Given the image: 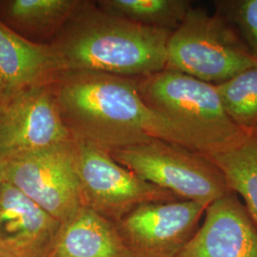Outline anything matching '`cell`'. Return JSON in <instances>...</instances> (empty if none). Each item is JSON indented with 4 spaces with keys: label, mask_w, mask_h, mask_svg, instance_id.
<instances>
[{
    "label": "cell",
    "mask_w": 257,
    "mask_h": 257,
    "mask_svg": "<svg viewBox=\"0 0 257 257\" xmlns=\"http://www.w3.org/2000/svg\"><path fill=\"white\" fill-rule=\"evenodd\" d=\"M6 181L60 223L82 207L74 139L8 158Z\"/></svg>",
    "instance_id": "52a82bcc"
},
{
    "label": "cell",
    "mask_w": 257,
    "mask_h": 257,
    "mask_svg": "<svg viewBox=\"0 0 257 257\" xmlns=\"http://www.w3.org/2000/svg\"><path fill=\"white\" fill-rule=\"evenodd\" d=\"M214 13L227 19L257 59V0H216Z\"/></svg>",
    "instance_id": "ac0fdd59"
},
{
    "label": "cell",
    "mask_w": 257,
    "mask_h": 257,
    "mask_svg": "<svg viewBox=\"0 0 257 257\" xmlns=\"http://www.w3.org/2000/svg\"><path fill=\"white\" fill-rule=\"evenodd\" d=\"M171 34L113 17L86 1L50 44L65 72L137 78L165 70Z\"/></svg>",
    "instance_id": "7a4b0ae2"
},
{
    "label": "cell",
    "mask_w": 257,
    "mask_h": 257,
    "mask_svg": "<svg viewBox=\"0 0 257 257\" xmlns=\"http://www.w3.org/2000/svg\"><path fill=\"white\" fill-rule=\"evenodd\" d=\"M86 1L10 0L2 4L9 24L21 32L52 41ZM7 24V25H9Z\"/></svg>",
    "instance_id": "5bb4252c"
},
{
    "label": "cell",
    "mask_w": 257,
    "mask_h": 257,
    "mask_svg": "<svg viewBox=\"0 0 257 257\" xmlns=\"http://www.w3.org/2000/svg\"><path fill=\"white\" fill-rule=\"evenodd\" d=\"M110 153L120 165L181 200L210 205L232 192L205 154L175 143L152 139Z\"/></svg>",
    "instance_id": "5b68a950"
},
{
    "label": "cell",
    "mask_w": 257,
    "mask_h": 257,
    "mask_svg": "<svg viewBox=\"0 0 257 257\" xmlns=\"http://www.w3.org/2000/svg\"><path fill=\"white\" fill-rule=\"evenodd\" d=\"M257 59L227 19L194 8L172 32L167 44L165 70L219 85L249 68Z\"/></svg>",
    "instance_id": "277c9868"
},
{
    "label": "cell",
    "mask_w": 257,
    "mask_h": 257,
    "mask_svg": "<svg viewBox=\"0 0 257 257\" xmlns=\"http://www.w3.org/2000/svg\"><path fill=\"white\" fill-rule=\"evenodd\" d=\"M135 79L143 100L190 135L204 154L230 147L248 134L230 119L215 85L170 70Z\"/></svg>",
    "instance_id": "3957f363"
},
{
    "label": "cell",
    "mask_w": 257,
    "mask_h": 257,
    "mask_svg": "<svg viewBox=\"0 0 257 257\" xmlns=\"http://www.w3.org/2000/svg\"><path fill=\"white\" fill-rule=\"evenodd\" d=\"M64 72L52 44L28 39L0 19V100L31 87L50 85Z\"/></svg>",
    "instance_id": "7c38bea8"
},
{
    "label": "cell",
    "mask_w": 257,
    "mask_h": 257,
    "mask_svg": "<svg viewBox=\"0 0 257 257\" xmlns=\"http://www.w3.org/2000/svg\"><path fill=\"white\" fill-rule=\"evenodd\" d=\"M208 206L190 200L144 203L115 224L134 257H176L198 230Z\"/></svg>",
    "instance_id": "ba28073f"
},
{
    "label": "cell",
    "mask_w": 257,
    "mask_h": 257,
    "mask_svg": "<svg viewBox=\"0 0 257 257\" xmlns=\"http://www.w3.org/2000/svg\"><path fill=\"white\" fill-rule=\"evenodd\" d=\"M51 87L74 140L111 152L159 139L204 154L190 135L143 100L135 78L67 71Z\"/></svg>",
    "instance_id": "6da1fadb"
},
{
    "label": "cell",
    "mask_w": 257,
    "mask_h": 257,
    "mask_svg": "<svg viewBox=\"0 0 257 257\" xmlns=\"http://www.w3.org/2000/svg\"><path fill=\"white\" fill-rule=\"evenodd\" d=\"M70 140L51 84L0 100V156L5 159Z\"/></svg>",
    "instance_id": "9c48e42d"
},
{
    "label": "cell",
    "mask_w": 257,
    "mask_h": 257,
    "mask_svg": "<svg viewBox=\"0 0 257 257\" xmlns=\"http://www.w3.org/2000/svg\"><path fill=\"white\" fill-rule=\"evenodd\" d=\"M44 257H134L116 224L81 207L60 224Z\"/></svg>",
    "instance_id": "4fadbf2b"
},
{
    "label": "cell",
    "mask_w": 257,
    "mask_h": 257,
    "mask_svg": "<svg viewBox=\"0 0 257 257\" xmlns=\"http://www.w3.org/2000/svg\"><path fill=\"white\" fill-rule=\"evenodd\" d=\"M176 257H257V228L233 192L211 203L204 222Z\"/></svg>",
    "instance_id": "30bf717a"
},
{
    "label": "cell",
    "mask_w": 257,
    "mask_h": 257,
    "mask_svg": "<svg viewBox=\"0 0 257 257\" xmlns=\"http://www.w3.org/2000/svg\"><path fill=\"white\" fill-rule=\"evenodd\" d=\"M74 141L82 207L116 223L138 205L181 200L120 165L110 151Z\"/></svg>",
    "instance_id": "8992f818"
},
{
    "label": "cell",
    "mask_w": 257,
    "mask_h": 257,
    "mask_svg": "<svg viewBox=\"0 0 257 257\" xmlns=\"http://www.w3.org/2000/svg\"><path fill=\"white\" fill-rule=\"evenodd\" d=\"M7 173V159L0 156V184L6 181Z\"/></svg>",
    "instance_id": "d6986e66"
},
{
    "label": "cell",
    "mask_w": 257,
    "mask_h": 257,
    "mask_svg": "<svg viewBox=\"0 0 257 257\" xmlns=\"http://www.w3.org/2000/svg\"><path fill=\"white\" fill-rule=\"evenodd\" d=\"M96 6L103 12L148 27L175 31L192 9L188 0H103Z\"/></svg>",
    "instance_id": "2e32d148"
},
{
    "label": "cell",
    "mask_w": 257,
    "mask_h": 257,
    "mask_svg": "<svg viewBox=\"0 0 257 257\" xmlns=\"http://www.w3.org/2000/svg\"><path fill=\"white\" fill-rule=\"evenodd\" d=\"M224 175L230 190L240 195L257 228V132L238 143L205 154Z\"/></svg>",
    "instance_id": "9a60e30c"
},
{
    "label": "cell",
    "mask_w": 257,
    "mask_h": 257,
    "mask_svg": "<svg viewBox=\"0 0 257 257\" xmlns=\"http://www.w3.org/2000/svg\"><path fill=\"white\" fill-rule=\"evenodd\" d=\"M215 87L230 119L245 133L257 132V67Z\"/></svg>",
    "instance_id": "e0dca14e"
},
{
    "label": "cell",
    "mask_w": 257,
    "mask_h": 257,
    "mask_svg": "<svg viewBox=\"0 0 257 257\" xmlns=\"http://www.w3.org/2000/svg\"><path fill=\"white\" fill-rule=\"evenodd\" d=\"M60 222L19 189L0 184V257H44Z\"/></svg>",
    "instance_id": "8fae6325"
}]
</instances>
